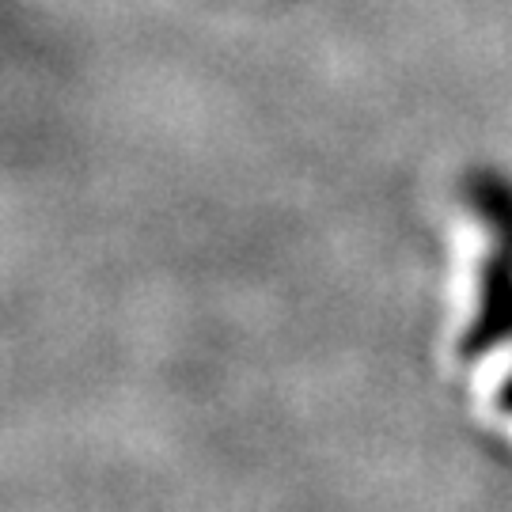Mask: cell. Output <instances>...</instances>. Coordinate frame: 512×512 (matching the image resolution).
Masks as SVG:
<instances>
[{
  "mask_svg": "<svg viewBox=\"0 0 512 512\" xmlns=\"http://www.w3.org/2000/svg\"><path fill=\"white\" fill-rule=\"evenodd\" d=\"M512 342V251L497 247L478 270V304L459 338V357L478 361L497 346Z\"/></svg>",
  "mask_w": 512,
  "mask_h": 512,
  "instance_id": "cell-1",
  "label": "cell"
},
{
  "mask_svg": "<svg viewBox=\"0 0 512 512\" xmlns=\"http://www.w3.org/2000/svg\"><path fill=\"white\" fill-rule=\"evenodd\" d=\"M497 406H501L505 414H512V376L501 384V391H497Z\"/></svg>",
  "mask_w": 512,
  "mask_h": 512,
  "instance_id": "cell-3",
  "label": "cell"
},
{
  "mask_svg": "<svg viewBox=\"0 0 512 512\" xmlns=\"http://www.w3.org/2000/svg\"><path fill=\"white\" fill-rule=\"evenodd\" d=\"M463 198L490 232L497 236L501 247L512 251V183L497 171H471L463 183Z\"/></svg>",
  "mask_w": 512,
  "mask_h": 512,
  "instance_id": "cell-2",
  "label": "cell"
}]
</instances>
